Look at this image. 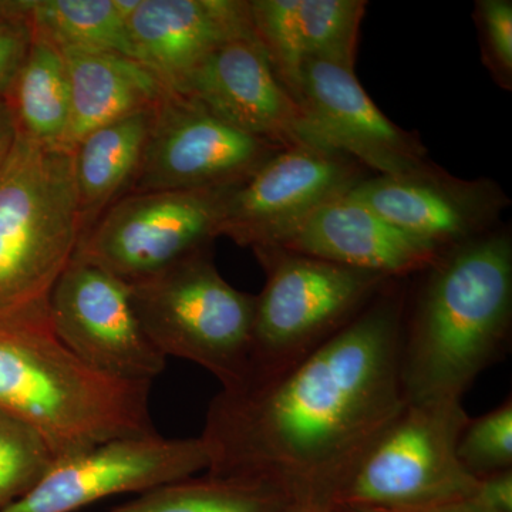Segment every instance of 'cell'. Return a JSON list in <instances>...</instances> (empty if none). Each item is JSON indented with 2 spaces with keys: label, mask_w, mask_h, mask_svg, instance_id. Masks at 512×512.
Instances as JSON below:
<instances>
[{
  "label": "cell",
  "mask_w": 512,
  "mask_h": 512,
  "mask_svg": "<svg viewBox=\"0 0 512 512\" xmlns=\"http://www.w3.org/2000/svg\"><path fill=\"white\" fill-rule=\"evenodd\" d=\"M406 292L392 281L333 338L276 375L222 387L201 439L207 474L259 481L289 503L332 507L406 406L400 338Z\"/></svg>",
  "instance_id": "obj_1"
},
{
  "label": "cell",
  "mask_w": 512,
  "mask_h": 512,
  "mask_svg": "<svg viewBox=\"0 0 512 512\" xmlns=\"http://www.w3.org/2000/svg\"><path fill=\"white\" fill-rule=\"evenodd\" d=\"M421 274L423 284L403 313L404 400H463L510 345L511 235L490 231L447 249Z\"/></svg>",
  "instance_id": "obj_2"
},
{
  "label": "cell",
  "mask_w": 512,
  "mask_h": 512,
  "mask_svg": "<svg viewBox=\"0 0 512 512\" xmlns=\"http://www.w3.org/2000/svg\"><path fill=\"white\" fill-rule=\"evenodd\" d=\"M150 393L151 383L87 366L50 323L0 320V407L32 424L57 458L156 434Z\"/></svg>",
  "instance_id": "obj_3"
},
{
  "label": "cell",
  "mask_w": 512,
  "mask_h": 512,
  "mask_svg": "<svg viewBox=\"0 0 512 512\" xmlns=\"http://www.w3.org/2000/svg\"><path fill=\"white\" fill-rule=\"evenodd\" d=\"M82 235L72 151L19 131L0 168V320L50 323V295Z\"/></svg>",
  "instance_id": "obj_4"
},
{
  "label": "cell",
  "mask_w": 512,
  "mask_h": 512,
  "mask_svg": "<svg viewBox=\"0 0 512 512\" xmlns=\"http://www.w3.org/2000/svg\"><path fill=\"white\" fill-rule=\"evenodd\" d=\"M252 251L266 279L255 299L251 353L242 382L276 375L301 362L393 281L282 247Z\"/></svg>",
  "instance_id": "obj_5"
},
{
  "label": "cell",
  "mask_w": 512,
  "mask_h": 512,
  "mask_svg": "<svg viewBox=\"0 0 512 512\" xmlns=\"http://www.w3.org/2000/svg\"><path fill=\"white\" fill-rule=\"evenodd\" d=\"M148 339L165 357L204 367L222 387L247 375L256 296L229 285L211 248L130 284Z\"/></svg>",
  "instance_id": "obj_6"
},
{
  "label": "cell",
  "mask_w": 512,
  "mask_h": 512,
  "mask_svg": "<svg viewBox=\"0 0 512 512\" xmlns=\"http://www.w3.org/2000/svg\"><path fill=\"white\" fill-rule=\"evenodd\" d=\"M468 420L463 400L406 403L357 463L333 508L419 512L470 498L477 478L457 457Z\"/></svg>",
  "instance_id": "obj_7"
},
{
  "label": "cell",
  "mask_w": 512,
  "mask_h": 512,
  "mask_svg": "<svg viewBox=\"0 0 512 512\" xmlns=\"http://www.w3.org/2000/svg\"><path fill=\"white\" fill-rule=\"evenodd\" d=\"M235 187L128 192L83 232L74 258L128 284L158 274L211 248L220 237L222 211Z\"/></svg>",
  "instance_id": "obj_8"
},
{
  "label": "cell",
  "mask_w": 512,
  "mask_h": 512,
  "mask_svg": "<svg viewBox=\"0 0 512 512\" xmlns=\"http://www.w3.org/2000/svg\"><path fill=\"white\" fill-rule=\"evenodd\" d=\"M284 148L168 89L154 107L143 158L128 192L235 187Z\"/></svg>",
  "instance_id": "obj_9"
},
{
  "label": "cell",
  "mask_w": 512,
  "mask_h": 512,
  "mask_svg": "<svg viewBox=\"0 0 512 512\" xmlns=\"http://www.w3.org/2000/svg\"><path fill=\"white\" fill-rule=\"evenodd\" d=\"M57 339L101 375L153 383L167 357L148 339L128 282L100 266L73 258L49 301Z\"/></svg>",
  "instance_id": "obj_10"
},
{
  "label": "cell",
  "mask_w": 512,
  "mask_h": 512,
  "mask_svg": "<svg viewBox=\"0 0 512 512\" xmlns=\"http://www.w3.org/2000/svg\"><path fill=\"white\" fill-rule=\"evenodd\" d=\"M363 178V165L339 151L286 147L229 192L220 237L239 247H278Z\"/></svg>",
  "instance_id": "obj_11"
},
{
  "label": "cell",
  "mask_w": 512,
  "mask_h": 512,
  "mask_svg": "<svg viewBox=\"0 0 512 512\" xmlns=\"http://www.w3.org/2000/svg\"><path fill=\"white\" fill-rule=\"evenodd\" d=\"M201 437L158 434L109 441L59 457L39 483L0 512H74L104 498L148 490L207 471Z\"/></svg>",
  "instance_id": "obj_12"
},
{
  "label": "cell",
  "mask_w": 512,
  "mask_h": 512,
  "mask_svg": "<svg viewBox=\"0 0 512 512\" xmlns=\"http://www.w3.org/2000/svg\"><path fill=\"white\" fill-rule=\"evenodd\" d=\"M177 93L252 136L284 147L328 150L311 117L279 79L254 30L214 50Z\"/></svg>",
  "instance_id": "obj_13"
},
{
  "label": "cell",
  "mask_w": 512,
  "mask_h": 512,
  "mask_svg": "<svg viewBox=\"0 0 512 512\" xmlns=\"http://www.w3.org/2000/svg\"><path fill=\"white\" fill-rule=\"evenodd\" d=\"M394 227L447 251L491 231L508 198L491 180H460L434 164L363 178L348 192Z\"/></svg>",
  "instance_id": "obj_14"
},
{
  "label": "cell",
  "mask_w": 512,
  "mask_h": 512,
  "mask_svg": "<svg viewBox=\"0 0 512 512\" xmlns=\"http://www.w3.org/2000/svg\"><path fill=\"white\" fill-rule=\"evenodd\" d=\"M301 100L328 150L346 154L379 175L412 173L430 164L427 148L376 106L355 69L306 60Z\"/></svg>",
  "instance_id": "obj_15"
},
{
  "label": "cell",
  "mask_w": 512,
  "mask_h": 512,
  "mask_svg": "<svg viewBox=\"0 0 512 512\" xmlns=\"http://www.w3.org/2000/svg\"><path fill=\"white\" fill-rule=\"evenodd\" d=\"M128 32L137 62L178 92L214 50L252 25L248 0H140Z\"/></svg>",
  "instance_id": "obj_16"
},
{
  "label": "cell",
  "mask_w": 512,
  "mask_h": 512,
  "mask_svg": "<svg viewBox=\"0 0 512 512\" xmlns=\"http://www.w3.org/2000/svg\"><path fill=\"white\" fill-rule=\"evenodd\" d=\"M278 247L393 281L421 274L441 252L394 227L362 202L342 195L313 212Z\"/></svg>",
  "instance_id": "obj_17"
},
{
  "label": "cell",
  "mask_w": 512,
  "mask_h": 512,
  "mask_svg": "<svg viewBox=\"0 0 512 512\" xmlns=\"http://www.w3.org/2000/svg\"><path fill=\"white\" fill-rule=\"evenodd\" d=\"M62 53L70 86L67 151L97 128L153 109L168 90L148 67L130 57L86 49Z\"/></svg>",
  "instance_id": "obj_18"
},
{
  "label": "cell",
  "mask_w": 512,
  "mask_h": 512,
  "mask_svg": "<svg viewBox=\"0 0 512 512\" xmlns=\"http://www.w3.org/2000/svg\"><path fill=\"white\" fill-rule=\"evenodd\" d=\"M154 107L97 128L73 148L83 232L130 191L153 124Z\"/></svg>",
  "instance_id": "obj_19"
},
{
  "label": "cell",
  "mask_w": 512,
  "mask_h": 512,
  "mask_svg": "<svg viewBox=\"0 0 512 512\" xmlns=\"http://www.w3.org/2000/svg\"><path fill=\"white\" fill-rule=\"evenodd\" d=\"M140 0H22L33 35L60 50L86 49L136 59L128 19Z\"/></svg>",
  "instance_id": "obj_20"
},
{
  "label": "cell",
  "mask_w": 512,
  "mask_h": 512,
  "mask_svg": "<svg viewBox=\"0 0 512 512\" xmlns=\"http://www.w3.org/2000/svg\"><path fill=\"white\" fill-rule=\"evenodd\" d=\"M8 101L19 131L49 148H64L70 123V86L62 50L33 35Z\"/></svg>",
  "instance_id": "obj_21"
},
{
  "label": "cell",
  "mask_w": 512,
  "mask_h": 512,
  "mask_svg": "<svg viewBox=\"0 0 512 512\" xmlns=\"http://www.w3.org/2000/svg\"><path fill=\"white\" fill-rule=\"evenodd\" d=\"M281 491L244 478L188 477L141 493L106 512H281Z\"/></svg>",
  "instance_id": "obj_22"
},
{
  "label": "cell",
  "mask_w": 512,
  "mask_h": 512,
  "mask_svg": "<svg viewBox=\"0 0 512 512\" xmlns=\"http://www.w3.org/2000/svg\"><path fill=\"white\" fill-rule=\"evenodd\" d=\"M365 0H298L299 45L306 60L355 69Z\"/></svg>",
  "instance_id": "obj_23"
},
{
  "label": "cell",
  "mask_w": 512,
  "mask_h": 512,
  "mask_svg": "<svg viewBox=\"0 0 512 512\" xmlns=\"http://www.w3.org/2000/svg\"><path fill=\"white\" fill-rule=\"evenodd\" d=\"M56 460L32 424L0 407V511L29 493Z\"/></svg>",
  "instance_id": "obj_24"
},
{
  "label": "cell",
  "mask_w": 512,
  "mask_h": 512,
  "mask_svg": "<svg viewBox=\"0 0 512 512\" xmlns=\"http://www.w3.org/2000/svg\"><path fill=\"white\" fill-rule=\"evenodd\" d=\"M248 10L252 30L269 62L286 89L302 104L303 56L298 35V0H248Z\"/></svg>",
  "instance_id": "obj_25"
},
{
  "label": "cell",
  "mask_w": 512,
  "mask_h": 512,
  "mask_svg": "<svg viewBox=\"0 0 512 512\" xmlns=\"http://www.w3.org/2000/svg\"><path fill=\"white\" fill-rule=\"evenodd\" d=\"M457 457L471 476L483 478L512 468L511 397L497 409L468 420L457 443Z\"/></svg>",
  "instance_id": "obj_26"
},
{
  "label": "cell",
  "mask_w": 512,
  "mask_h": 512,
  "mask_svg": "<svg viewBox=\"0 0 512 512\" xmlns=\"http://www.w3.org/2000/svg\"><path fill=\"white\" fill-rule=\"evenodd\" d=\"M476 18L484 66L505 90L512 86V2L477 0Z\"/></svg>",
  "instance_id": "obj_27"
},
{
  "label": "cell",
  "mask_w": 512,
  "mask_h": 512,
  "mask_svg": "<svg viewBox=\"0 0 512 512\" xmlns=\"http://www.w3.org/2000/svg\"><path fill=\"white\" fill-rule=\"evenodd\" d=\"M33 32L25 13L0 23V99L8 100L13 83L28 57Z\"/></svg>",
  "instance_id": "obj_28"
},
{
  "label": "cell",
  "mask_w": 512,
  "mask_h": 512,
  "mask_svg": "<svg viewBox=\"0 0 512 512\" xmlns=\"http://www.w3.org/2000/svg\"><path fill=\"white\" fill-rule=\"evenodd\" d=\"M470 498L488 511L512 512V468L477 478L476 490Z\"/></svg>",
  "instance_id": "obj_29"
},
{
  "label": "cell",
  "mask_w": 512,
  "mask_h": 512,
  "mask_svg": "<svg viewBox=\"0 0 512 512\" xmlns=\"http://www.w3.org/2000/svg\"><path fill=\"white\" fill-rule=\"evenodd\" d=\"M18 134V121L15 119V113H13L9 101L0 99V168L8 160Z\"/></svg>",
  "instance_id": "obj_30"
},
{
  "label": "cell",
  "mask_w": 512,
  "mask_h": 512,
  "mask_svg": "<svg viewBox=\"0 0 512 512\" xmlns=\"http://www.w3.org/2000/svg\"><path fill=\"white\" fill-rule=\"evenodd\" d=\"M419 512H491L487 508L481 507L476 501L471 498L466 500L454 501V503H448L439 505V507L430 508V510H424Z\"/></svg>",
  "instance_id": "obj_31"
},
{
  "label": "cell",
  "mask_w": 512,
  "mask_h": 512,
  "mask_svg": "<svg viewBox=\"0 0 512 512\" xmlns=\"http://www.w3.org/2000/svg\"><path fill=\"white\" fill-rule=\"evenodd\" d=\"M23 16L22 0L18 2H0V23Z\"/></svg>",
  "instance_id": "obj_32"
},
{
  "label": "cell",
  "mask_w": 512,
  "mask_h": 512,
  "mask_svg": "<svg viewBox=\"0 0 512 512\" xmlns=\"http://www.w3.org/2000/svg\"><path fill=\"white\" fill-rule=\"evenodd\" d=\"M281 512H339L332 507H320V505L289 503Z\"/></svg>",
  "instance_id": "obj_33"
},
{
  "label": "cell",
  "mask_w": 512,
  "mask_h": 512,
  "mask_svg": "<svg viewBox=\"0 0 512 512\" xmlns=\"http://www.w3.org/2000/svg\"><path fill=\"white\" fill-rule=\"evenodd\" d=\"M339 512H382V511H372V510H338Z\"/></svg>",
  "instance_id": "obj_34"
}]
</instances>
